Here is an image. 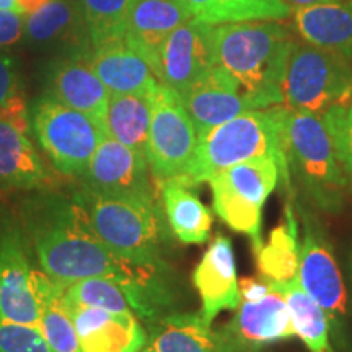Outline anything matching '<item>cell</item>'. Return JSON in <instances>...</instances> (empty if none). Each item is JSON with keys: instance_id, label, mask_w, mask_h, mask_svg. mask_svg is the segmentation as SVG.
I'll list each match as a JSON object with an SVG mask.
<instances>
[{"instance_id": "obj_1", "label": "cell", "mask_w": 352, "mask_h": 352, "mask_svg": "<svg viewBox=\"0 0 352 352\" xmlns=\"http://www.w3.org/2000/svg\"><path fill=\"white\" fill-rule=\"evenodd\" d=\"M28 235L41 271L63 284L88 277L118 283L140 318L155 320L170 305L165 263H139L122 258L96 235L76 197L43 196L26 208Z\"/></svg>"}, {"instance_id": "obj_2", "label": "cell", "mask_w": 352, "mask_h": 352, "mask_svg": "<svg viewBox=\"0 0 352 352\" xmlns=\"http://www.w3.org/2000/svg\"><path fill=\"white\" fill-rule=\"evenodd\" d=\"M217 65L240 83L254 109L284 104V77L294 41L277 21H236L214 28Z\"/></svg>"}, {"instance_id": "obj_3", "label": "cell", "mask_w": 352, "mask_h": 352, "mask_svg": "<svg viewBox=\"0 0 352 352\" xmlns=\"http://www.w3.org/2000/svg\"><path fill=\"white\" fill-rule=\"evenodd\" d=\"M287 107L252 109L197 135L188 183H208L230 166L258 157L274 155L287 162L284 129Z\"/></svg>"}, {"instance_id": "obj_4", "label": "cell", "mask_w": 352, "mask_h": 352, "mask_svg": "<svg viewBox=\"0 0 352 352\" xmlns=\"http://www.w3.org/2000/svg\"><path fill=\"white\" fill-rule=\"evenodd\" d=\"M72 196L96 235L114 253L139 263H164L166 232L158 199L104 195L83 186Z\"/></svg>"}, {"instance_id": "obj_5", "label": "cell", "mask_w": 352, "mask_h": 352, "mask_svg": "<svg viewBox=\"0 0 352 352\" xmlns=\"http://www.w3.org/2000/svg\"><path fill=\"white\" fill-rule=\"evenodd\" d=\"M289 175L316 209L340 214L351 184L323 118L287 108L284 129Z\"/></svg>"}, {"instance_id": "obj_6", "label": "cell", "mask_w": 352, "mask_h": 352, "mask_svg": "<svg viewBox=\"0 0 352 352\" xmlns=\"http://www.w3.org/2000/svg\"><path fill=\"white\" fill-rule=\"evenodd\" d=\"M279 178L289 186L287 162L266 155L233 165L209 182L215 214L233 230L250 236L254 256L264 243L263 208Z\"/></svg>"}, {"instance_id": "obj_7", "label": "cell", "mask_w": 352, "mask_h": 352, "mask_svg": "<svg viewBox=\"0 0 352 352\" xmlns=\"http://www.w3.org/2000/svg\"><path fill=\"white\" fill-rule=\"evenodd\" d=\"M352 103V65L314 44L294 43L284 77V107L324 114Z\"/></svg>"}, {"instance_id": "obj_8", "label": "cell", "mask_w": 352, "mask_h": 352, "mask_svg": "<svg viewBox=\"0 0 352 352\" xmlns=\"http://www.w3.org/2000/svg\"><path fill=\"white\" fill-rule=\"evenodd\" d=\"M34 135L59 173L80 176L104 138V131L77 109L46 95L32 109Z\"/></svg>"}, {"instance_id": "obj_9", "label": "cell", "mask_w": 352, "mask_h": 352, "mask_svg": "<svg viewBox=\"0 0 352 352\" xmlns=\"http://www.w3.org/2000/svg\"><path fill=\"white\" fill-rule=\"evenodd\" d=\"M152 118L145 158L158 183L183 178L196 153L197 131L182 98L164 83L151 94Z\"/></svg>"}, {"instance_id": "obj_10", "label": "cell", "mask_w": 352, "mask_h": 352, "mask_svg": "<svg viewBox=\"0 0 352 352\" xmlns=\"http://www.w3.org/2000/svg\"><path fill=\"white\" fill-rule=\"evenodd\" d=\"M303 239L298 258V283L328 316L329 327L340 334L347 316V294L341 271L327 239L303 212Z\"/></svg>"}, {"instance_id": "obj_11", "label": "cell", "mask_w": 352, "mask_h": 352, "mask_svg": "<svg viewBox=\"0 0 352 352\" xmlns=\"http://www.w3.org/2000/svg\"><path fill=\"white\" fill-rule=\"evenodd\" d=\"M214 28V25L199 19H191L178 26L160 51L157 80L179 95L215 67Z\"/></svg>"}, {"instance_id": "obj_12", "label": "cell", "mask_w": 352, "mask_h": 352, "mask_svg": "<svg viewBox=\"0 0 352 352\" xmlns=\"http://www.w3.org/2000/svg\"><path fill=\"white\" fill-rule=\"evenodd\" d=\"M78 178L82 186L91 191L157 199L145 153L132 151L109 135L101 139L90 164Z\"/></svg>"}, {"instance_id": "obj_13", "label": "cell", "mask_w": 352, "mask_h": 352, "mask_svg": "<svg viewBox=\"0 0 352 352\" xmlns=\"http://www.w3.org/2000/svg\"><path fill=\"white\" fill-rule=\"evenodd\" d=\"M26 250L28 245L19 227L0 228V318L38 328L34 270L30 266Z\"/></svg>"}, {"instance_id": "obj_14", "label": "cell", "mask_w": 352, "mask_h": 352, "mask_svg": "<svg viewBox=\"0 0 352 352\" xmlns=\"http://www.w3.org/2000/svg\"><path fill=\"white\" fill-rule=\"evenodd\" d=\"M179 98L195 122L197 135L254 109L240 83L220 65L188 87Z\"/></svg>"}, {"instance_id": "obj_15", "label": "cell", "mask_w": 352, "mask_h": 352, "mask_svg": "<svg viewBox=\"0 0 352 352\" xmlns=\"http://www.w3.org/2000/svg\"><path fill=\"white\" fill-rule=\"evenodd\" d=\"M235 311L222 329L241 352H259L264 346L296 336L289 303L276 290L258 300H241Z\"/></svg>"}, {"instance_id": "obj_16", "label": "cell", "mask_w": 352, "mask_h": 352, "mask_svg": "<svg viewBox=\"0 0 352 352\" xmlns=\"http://www.w3.org/2000/svg\"><path fill=\"white\" fill-rule=\"evenodd\" d=\"M201 297V316L212 324L220 311L236 310L241 303L235 254L228 236L219 233L192 272Z\"/></svg>"}, {"instance_id": "obj_17", "label": "cell", "mask_w": 352, "mask_h": 352, "mask_svg": "<svg viewBox=\"0 0 352 352\" xmlns=\"http://www.w3.org/2000/svg\"><path fill=\"white\" fill-rule=\"evenodd\" d=\"M67 308L82 352H140L147 346L148 336L135 314H116L91 307Z\"/></svg>"}, {"instance_id": "obj_18", "label": "cell", "mask_w": 352, "mask_h": 352, "mask_svg": "<svg viewBox=\"0 0 352 352\" xmlns=\"http://www.w3.org/2000/svg\"><path fill=\"white\" fill-rule=\"evenodd\" d=\"M195 19L184 0H134L124 39L155 74L164 43L178 26Z\"/></svg>"}, {"instance_id": "obj_19", "label": "cell", "mask_w": 352, "mask_h": 352, "mask_svg": "<svg viewBox=\"0 0 352 352\" xmlns=\"http://www.w3.org/2000/svg\"><path fill=\"white\" fill-rule=\"evenodd\" d=\"M47 95L65 107L87 114L107 134L104 120L111 94L90 67L87 57H70L52 65L47 78Z\"/></svg>"}, {"instance_id": "obj_20", "label": "cell", "mask_w": 352, "mask_h": 352, "mask_svg": "<svg viewBox=\"0 0 352 352\" xmlns=\"http://www.w3.org/2000/svg\"><path fill=\"white\" fill-rule=\"evenodd\" d=\"M87 59L109 94H152L160 83L147 60L124 38L95 46Z\"/></svg>"}, {"instance_id": "obj_21", "label": "cell", "mask_w": 352, "mask_h": 352, "mask_svg": "<svg viewBox=\"0 0 352 352\" xmlns=\"http://www.w3.org/2000/svg\"><path fill=\"white\" fill-rule=\"evenodd\" d=\"M145 349L148 352H241L222 328L212 329L201 314H175L158 318Z\"/></svg>"}, {"instance_id": "obj_22", "label": "cell", "mask_w": 352, "mask_h": 352, "mask_svg": "<svg viewBox=\"0 0 352 352\" xmlns=\"http://www.w3.org/2000/svg\"><path fill=\"white\" fill-rule=\"evenodd\" d=\"M294 23L305 43L334 52L352 65V0L296 8Z\"/></svg>"}, {"instance_id": "obj_23", "label": "cell", "mask_w": 352, "mask_h": 352, "mask_svg": "<svg viewBox=\"0 0 352 352\" xmlns=\"http://www.w3.org/2000/svg\"><path fill=\"white\" fill-rule=\"evenodd\" d=\"M160 202L166 222L179 241L188 245L204 243L212 227V212L195 192V184L184 178L158 183Z\"/></svg>"}, {"instance_id": "obj_24", "label": "cell", "mask_w": 352, "mask_h": 352, "mask_svg": "<svg viewBox=\"0 0 352 352\" xmlns=\"http://www.w3.org/2000/svg\"><path fill=\"white\" fill-rule=\"evenodd\" d=\"M47 178L28 129L0 116V188L32 189Z\"/></svg>"}, {"instance_id": "obj_25", "label": "cell", "mask_w": 352, "mask_h": 352, "mask_svg": "<svg viewBox=\"0 0 352 352\" xmlns=\"http://www.w3.org/2000/svg\"><path fill=\"white\" fill-rule=\"evenodd\" d=\"M34 294L39 307V331L52 352H82L72 315L64 300V284L34 270Z\"/></svg>"}, {"instance_id": "obj_26", "label": "cell", "mask_w": 352, "mask_h": 352, "mask_svg": "<svg viewBox=\"0 0 352 352\" xmlns=\"http://www.w3.org/2000/svg\"><path fill=\"white\" fill-rule=\"evenodd\" d=\"M151 94H111L104 129L107 135L132 151L145 153L151 129Z\"/></svg>"}, {"instance_id": "obj_27", "label": "cell", "mask_w": 352, "mask_h": 352, "mask_svg": "<svg viewBox=\"0 0 352 352\" xmlns=\"http://www.w3.org/2000/svg\"><path fill=\"white\" fill-rule=\"evenodd\" d=\"M23 32L33 43L90 41L78 3L69 0H50L23 19Z\"/></svg>"}, {"instance_id": "obj_28", "label": "cell", "mask_w": 352, "mask_h": 352, "mask_svg": "<svg viewBox=\"0 0 352 352\" xmlns=\"http://www.w3.org/2000/svg\"><path fill=\"white\" fill-rule=\"evenodd\" d=\"M266 283L271 290L283 294L287 300L292 314L294 331L303 341L307 349L310 352H334L329 341L331 327L328 316L318 307V303L307 296L298 283V277L290 283H271V280Z\"/></svg>"}, {"instance_id": "obj_29", "label": "cell", "mask_w": 352, "mask_h": 352, "mask_svg": "<svg viewBox=\"0 0 352 352\" xmlns=\"http://www.w3.org/2000/svg\"><path fill=\"white\" fill-rule=\"evenodd\" d=\"M287 222L280 223L271 232L267 243H263L256 254L258 270L263 279L271 283H290L298 276V258L300 250L297 243V227L292 208L285 214Z\"/></svg>"}, {"instance_id": "obj_30", "label": "cell", "mask_w": 352, "mask_h": 352, "mask_svg": "<svg viewBox=\"0 0 352 352\" xmlns=\"http://www.w3.org/2000/svg\"><path fill=\"white\" fill-rule=\"evenodd\" d=\"M134 0H77L91 46L121 39Z\"/></svg>"}, {"instance_id": "obj_31", "label": "cell", "mask_w": 352, "mask_h": 352, "mask_svg": "<svg viewBox=\"0 0 352 352\" xmlns=\"http://www.w3.org/2000/svg\"><path fill=\"white\" fill-rule=\"evenodd\" d=\"M64 300L70 307H91L116 314H134L124 289L107 277H88L64 284Z\"/></svg>"}, {"instance_id": "obj_32", "label": "cell", "mask_w": 352, "mask_h": 352, "mask_svg": "<svg viewBox=\"0 0 352 352\" xmlns=\"http://www.w3.org/2000/svg\"><path fill=\"white\" fill-rule=\"evenodd\" d=\"M226 23L236 21H279L287 19L290 7L285 0H219Z\"/></svg>"}, {"instance_id": "obj_33", "label": "cell", "mask_w": 352, "mask_h": 352, "mask_svg": "<svg viewBox=\"0 0 352 352\" xmlns=\"http://www.w3.org/2000/svg\"><path fill=\"white\" fill-rule=\"evenodd\" d=\"M336 148L340 164L352 189V103L349 107H336L321 114Z\"/></svg>"}, {"instance_id": "obj_34", "label": "cell", "mask_w": 352, "mask_h": 352, "mask_svg": "<svg viewBox=\"0 0 352 352\" xmlns=\"http://www.w3.org/2000/svg\"><path fill=\"white\" fill-rule=\"evenodd\" d=\"M0 352H52L36 327L0 318Z\"/></svg>"}, {"instance_id": "obj_35", "label": "cell", "mask_w": 352, "mask_h": 352, "mask_svg": "<svg viewBox=\"0 0 352 352\" xmlns=\"http://www.w3.org/2000/svg\"><path fill=\"white\" fill-rule=\"evenodd\" d=\"M19 94V67L15 59L0 54V108Z\"/></svg>"}, {"instance_id": "obj_36", "label": "cell", "mask_w": 352, "mask_h": 352, "mask_svg": "<svg viewBox=\"0 0 352 352\" xmlns=\"http://www.w3.org/2000/svg\"><path fill=\"white\" fill-rule=\"evenodd\" d=\"M184 3L192 12L195 19L214 26L226 23V15L219 0H184Z\"/></svg>"}, {"instance_id": "obj_37", "label": "cell", "mask_w": 352, "mask_h": 352, "mask_svg": "<svg viewBox=\"0 0 352 352\" xmlns=\"http://www.w3.org/2000/svg\"><path fill=\"white\" fill-rule=\"evenodd\" d=\"M23 34V15L16 12H0V47L15 44Z\"/></svg>"}, {"instance_id": "obj_38", "label": "cell", "mask_w": 352, "mask_h": 352, "mask_svg": "<svg viewBox=\"0 0 352 352\" xmlns=\"http://www.w3.org/2000/svg\"><path fill=\"white\" fill-rule=\"evenodd\" d=\"M270 285L263 279H243L240 283L241 300H258L270 292Z\"/></svg>"}, {"instance_id": "obj_39", "label": "cell", "mask_w": 352, "mask_h": 352, "mask_svg": "<svg viewBox=\"0 0 352 352\" xmlns=\"http://www.w3.org/2000/svg\"><path fill=\"white\" fill-rule=\"evenodd\" d=\"M16 2H19L21 15H28V13L36 12L38 8H41L50 0H16Z\"/></svg>"}, {"instance_id": "obj_40", "label": "cell", "mask_w": 352, "mask_h": 352, "mask_svg": "<svg viewBox=\"0 0 352 352\" xmlns=\"http://www.w3.org/2000/svg\"><path fill=\"white\" fill-rule=\"evenodd\" d=\"M285 2L289 3V7L302 8V7H310V6H320V3L341 2V0H285Z\"/></svg>"}, {"instance_id": "obj_41", "label": "cell", "mask_w": 352, "mask_h": 352, "mask_svg": "<svg viewBox=\"0 0 352 352\" xmlns=\"http://www.w3.org/2000/svg\"><path fill=\"white\" fill-rule=\"evenodd\" d=\"M0 12H16L20 13V7L16 0H0Z\"/></svg>"}, {"instance_id": "obj_42", "label": "cell", "mask_w": 352, "mask_h": 352, "mask_svg": "<svg viewBox=\"0 0 352 352\" xmlns=\"http://www.w3.org/2000/svg\"><path fill=\"white\" fill-rule=\"evenodd\" d=\"M351 272H352V256H351Z\"/></svg>"}, {"instance_id": "obj_43", "label": "cell", "mask_w": 352, "mask_h": 352, "mask_svg": "<svg viewBox=\"0 0 352 352\" xmlns=\"http://www.w3.org/2000/svg\"><path fill=\"white\" fill-rule=\"evenodd\" d=\"M140 352H148V351H147V349H145V347H144V349H142V351H140Z\"/></svg>"}]
</instances>
